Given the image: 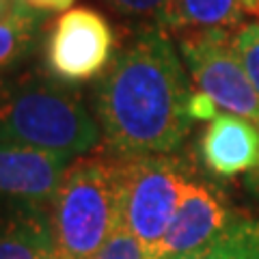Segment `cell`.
Wrapping results in <instances>:
<instances>
[{
	"label": "cell",
	"instance_id": "obj_1",
	"mask_svg": "<svg viewBox=\"0 0 259 259\" xmlns=\"http://www.w3.org/2000/svg\"><path fill=\"white\" fill-rule=\"evenodd\" d=\"M190 95L188 76L168 30L141 28L95 80L91 108L102 149L115 158L177 151L192 125Z\"/></svg>",
	"mask_w": 259,
	"mask_h": 259
},
{
	"label": "cell",
	"instance_id": "obj_2",
	"mask_svg": "<svg viewBox=\"0 0 259 259\" xmlns=\"http://www.w3.org/2000/svg\"><path fill=\"white\" fill-rule=\"evenodd\" d=\"M0 141L74 160L102 141L82 95L50 74L0 76Z\"/></svg>",
	"mask_w": 259,
	"mask_h": 259
},
{
	"label": "cell",
	"instance_id": "obj_3",
	"mask_svg": "<svg viewBox=\"0 0 259 259\" xmlns=\"http://www.w3.org/2000/svg\"><path fill=\"white\" fill-rule=\"evenodd\" d=\"M54 250L91 259L121 225V160L110 153L69 162L48 205Z\"/></svg>",
	"mask_w": 259,
	"mask_h": 259
},
{
	"label": "cell",
	"instance_id": "obj_4",
	"mask_svg": "<svg viewBox=\"0 0 259 259\" xmlns=\"http://www.w3.org/2000/svg\"><path fill=\"white\" fill-rule=\"evenodd\" d=\"M121 160V225L127 227L156 259L162 236L175 214L190 177L173 153Z\"/></svg>",
	"mask_w": 259,
	"mask_h": 259
},
{
	"label": "cell",
	"instance_id": "obj_5",
	"mask_svg": "<svg viewBox=\"0 0 259 259\" xmlns=\"http://www.w3.org/2000/svg\"><path fill=\"white\" fill-rule=\"evenodd\" d=\"M117 50L115 28L100 11L71 7L54 20L46 35V69L69 87L84 84L104 76Z\"/></svg>",
	"mask_w": 259,
	"mask_h": 259
},
{
	"label": "cell",
	"instance_id": "obj_6",
	"mask_svg": "<svg viewBox=\"0 0 259 259\" xmlns=\"http://www.w3.org/2000/svg\"><path fill=\"white\" fill-rule=\"evenodd\" d=\"M180 50L190 78L223 112L259 125V95L233 46V30H184Z\"/></svg>",
	"mask_w": 259,
	"mask_h": 259
},
{
	"label": "cell",
	"instance_id": "obj_7",
	"mask_svg": "<svg viewBox=\"0 0 259 259\" xmlns=\"http://www.w3.org/2000/svg\"><path fill=\"white\" fill-rule=\"evenodd\" d=\"M233 216L236 212L227 207L218 190L190 180L162 236L156 259H171L205 246L233 221Z\"/></svg>",
	"mask_w": 259,
	"mask_h": 259
},
{
	"label": "cell",
	"instance_id": "obj_8",
	"mask_svg": "<svg viewBox=\"0 0 259 259\" xmlns=\"http://www.w3.org/2000/svg\"><path fill=\"white\" fill-rule=\"evenodd\" d=\"M69 162L44 149L0 141V197L48 207Z\"/></svg>",
	"mask_w": 259,
	"mask_h": 259
},
{
	"label": "cell",
	"instance_id": "obj_9",
	"mask_svg": "<svg viewBox=\"0 0 259 259\" xmlns=\"http://www.w3.org/2000/svg\"><path fill=\"white\" fill-rule=\"evenodd\" d=\"M203 164L218 177H236L259 168V125L231 112H218L201 136Z\"/></svg>",
	"mask_w": 259,
	"mask_h": 259
},
{
	"label": "cell",
	"instance_id": "obj_10",
	"mask_svg": "<svg viewBox=\"0 0 259 259\" xmlns=\"http://www.w3.org/2000/svg\"><path fill=\"white\" fill-rule=\"evenodd\" d=\"M54 253L48 207L5 201L0 207V259H46Z\"/></svg>",
	"mask_w": 259,
	"mask_h": 259
},
{
	"label": "cell",
	"instance_id": "obj_11",
	"mask_svg": "<svg viewBox=\"0 0 259 259\" xmlns=\"http://www.w3.org/2000/svg\"><path fill=\"white\" fill-rule=\"evenodd\" d=\"M46 13L18 0L13 13L0 22V76L32 54L44 32Z\"/></svg>",
	"mask_w": 259,
	"mask_h": 259
},
{
	"label": "cell",
	"instance_id": "obj_12",
	"mask_svg": "<svg viewBox=\"0 0 259 259\" xmlns=\"http://www.w3.org/2000/svg\"><path fill=\"white\" fill-rule=\"evenodd\" d=\"M171 259H259V221L236 212L212 242Z\"/></svg>",
	"mask_w": 259,
	"mask_h": 259
},
{
	"label": "cell",
	"instance_id": "obj_13",
	"mask_svg": "<svg viewBox=\"0 0 259 259\" xmlns=\"http://www.w3.org/2000/svg\"><path fill=\"white\" fill-rule=\"evenodd\" d=\"M244 13L240 0H175V30H236Z\"/></svg>",
	"mask_w": 259,
	"mask_h": 259
},
{
	"label": "cell",
	"instance_id": "obj_14",
	"mask_svg": "<svg viewBox=\"0 0 259 259\" xmlns=\"http://www.w3.org/2000/svg\"><path fill=\"white\" fill-rule=\"evenodd\" d=\"M119 18L132 20L141 28L175 30V0H100Z\"/></svg>",
	"mask_w": 259,
	"mask_h": 259
},
{
	"label": "cell",
	"instance_id": "obj_15",
	"mask_svg": "<svg viewBox=\"0 0 259 259\" xmlns=\"http://www.w3.org/2000/svg\"><path fill=\"white\" fill-rule=\"evenodd\" d=\"M233 46L240 56L244 71L259 95V22L242 24L233 30Z\"/></svg>",
	"mask_w": 259,
	"mask_h": 259
},
{
	"label": "cell",
	"instance_id": "obj_16",
	"mask_svg": "<svg viewBox=\"0 0 259 259\" xmlns=\"http://www.w3.org/2000/svg\"><path fill=\"white\" fill-rule=\"evenodd\" d=\"M91 259H147V255L134 233L119 225Z\"/></svg>",
	"mask_w": 259,
	"mask_h": 259
},
{
	"label": "cell",
	"instance_id": "obj_17",
	"mask_svg": "<svg viewBox=\"0 0 259 259\" xmlns=\"http://www.w3.org/2000/svg\"><path fill=\"white\" fill-rule=\"evenodd\" d=\"M221 108L214 104V100L203 91H192L188 100V117L192 121H212Z\"/></svg>",
	"mask_w": 259,
	"mask_h": 259
},
{
	"label": "cell",
	"instance_id": "obj_18",
	"mask_svg": "<svg viewBox=\"0 0 259 259\" xmlns=\"http://www.w3.org/2000/svg\"><path fill=\"white\" fill-rule=\"evenodd\" d=\"M28 7L37 11H44V13H50V11H67L71 9L74 0H24Z\"/></svg>",
	"mask_w": 259,
	"mask_h": 259
},
{
	"label": "cell",
	"instance_id": "obj_19",
	"mask_svg": "<svg viewBox=\"0 0 259 259\" xmlns=\"http://www.w3.org/2000/svg\"><path fill=\"white\" fill-rule=\"evenodd\" d=\"M15 5H18V0H0V22L13 13Z\"/></svg>",
	"mask_w": 259,
	"mask_h": 259
},
{
	"label": "cell",
	"instance_id": "obj_20",
	"mask_svg": "<svg viewBox=\"0 0 259 259\" xmlns=\"http://www.w3.org/2000/svg\"><path fill=\"white\" fill-rule=\"evenodd\" d=\"M240 5L246 13H257L259 15V0H240Z\"/></svg>",
	"mask_w": 259,
	"mask_h": 259
},
{
	"label": "cell",
	"instance_id": "obj_21",
	"mask_svg": "<svg viewBox=\"0 0 259 259\" xmlns=\"http://www.w3.org/2000/svg\"><path fill=\"white\" fill-rule=\"evenodd\" d=\"M250 175H253V186H255V190H257V194H259V168H257L255 173H250Z\"/></svg>",
	"mask_w": 259,
	"mask_h": 259
},
{
	"label": "cell",
	"instance_id": "obj_22",
	"mask_svg": "<svg viewBox=\"0 0 259 259\" xmlns=\"http://www.w3.org/2000/svg\"><path fill=\"white\" fill-rule=\"evenodd\" d=\"M46 259H65L63 255H59V253H56V250H54V253H50V255H48Z\"/></svg>",
	"mask_w": 259,
	"mask_h": 259
}]
</instances>
